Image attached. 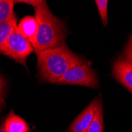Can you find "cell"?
Returning a JSON list of instances; mask_svg holds the SVG:
<instances>
[{
	"label": "cell",
	"mask_w": 132,
	"mask_h": 132,
	"mask_svg": "<svg viewBox=\"0 0 132 132\" xmlns=\"http://www.w3.org/2000/svg\"><path fill=\"white\" fill-rule=\"evenodd\" d=\"M40 78L55 84L72 67L83 63L84 59L70 51L66 44L37 53Z\"/></svg>",
	"instance_id": "6da1fadb"
},
{
	"label": "cell",
	"mask_w": 132,
	"mask_h": 132,
	"mask_svg": "<svg viewBox=\"0 0 132 132\" xmlns=\"http://www.w3.org/2000/svg\"><path fill=\"white\" fill-rule=\"evenodd\" d=\"M35 17L38 21V32L32 44L36 53L65 44L67 29L61 20L56 18L46 1L34 7Z\"/></svg>",
	"instance_id": "7a4b0ae2"
},
{
	"label": "cell",
	"mask_w": 132,
	"mask_h": 132,
	"mask_svg": "<svg viewBox=\"0 0 132 132\" xmlns=\"http://www.w3.org/2000/svg\"><path fill=\"white\" fill-rule=\"evenodd\" d=\"M56 85H76L90 88H97L99 85L95 71L86 60L72 67L67 73L59 78Z\"/></svg>",
	"instance_id": "3957f363"
},
{
	"label": "cell",
	"mask_w": 132,
	"mask_h": 132,
	"mask_svg": "<svg viewBox=\"0 0 132 132\" xmlns=\"http://www.w3.org/2000/svg\"><path fill=\"white\" fill-rule=\"evenodd\" d=\"M33 51L34 48L31 42L18 31L17 27L0 53L26 67V59Z\"/></svg>",
	"instance_id": "277c9868"
},
{
	"label": "cell",
	"mask_w": 132,
	"mask_h": 132,
	"mask_svg": "<svg viewBox=\"0 0 132 132\" xmlns=\"http://www.w3.org/2000/svg\"><path fill=\"white\" fill-rule=\"evenodd\" d=\"M102 106L100 97L94 99L85 109H84L78 117L73 121L70 127V132H86L97 110Z\"/></svg>",
	"instance_id": "5b68a950"
},
{
	"label": "cell",
	"mask_w": 132,
	"mask_h": 132,
	"mask_svg": "<svg viewBox=\"0 0 132 132\" xmlns=\"http://www.w3.org/2000/svg\"><path fill=\"white\" fill-rule=\"evenodd\" d=\"M112 74L115 78L132 94V64L124 58H119L113 63Z\"/></svg>",
	"instance_id": "8992f818"
},
{
	"label": "cell",
	"mask_w": 132,
	"mask_h": 132,
	"mask_svg": "<svg viewBox=\"0 0 132 132\" xmlns=\"http://www.w3.org/2000/svg\"><path fill=\"white\" fill-rule=\"evenodd\" d=\"M18 29L32 44L37 35L38 21L35 16H26L18 23Z\"/></svg>",
	"instance_id": "52a82bcc"
},
{
	"label": "cell",
	"mask_w": 132,
	"mask_h": 132,
	"mask_svg": "<svg viewBox=\"0 0 132 132\" xmlns=\"http://www.w3.org/2000/svg\"><path fill=\"white\" fill-rule=\"evenodd\" d=\"M7 132H29V127L26 120L11 111L3 123Z\"/></svg>",
	"instance_id": "ba28073f"
},
{
	"label": "cell",
	"mask_w": 132,
	"mask_h": 132,
	"mask_svg": "<svg viewBox=\"0 0 132 132\" xmlns=\"http://www.w3.org/2000/svg\"><path fill=\"white\" fill-rule=\"evenodd\" d=\"M18 27L17 17L14 16L10 20L0 24V52L6 45L10 35Z\"/></svg>",
	"instance_id": "9c48e42d"
},
{
	"label": "cell",
	"mask_w": 132,
	"mask_h": 132,
	"mask_svg": "<svg viewBox=\"0 0 132 132\" xmlns=\"http://www.w3.org/2000/svg\"><path fill=\"white\" fill-rule=\"evenodd\" d=\"M14 1L12 0H0V24L15 16L14 12Z\"/></svg>",
	"instance_id": "30bf717a"
},
{
	"label": "cell",
	"mask_w": 132,
	"mask_h": 132,
	"mask_svg": "<svg viewBox=\"0 0 132 132\" xmlns=\"http://www.w3.org/2000/svg\"><path fill=\"white\" fill-rule=\"evenodd\" d=\"M86 132H104V119L102 106L97 110L92 123Z\"/></svg>",
	"instance_id": "8fae6325"
},
{
	"label": "cell",
	"mask_w": 132,
	"mask_h": 132,
	"mask_svg": "<svg viewBox=\"0 0 132 132\" xmlns=\"http://www.w3.org/2000/svg\"><path fill=\"white\" fill-rule=\"evenodd\" d=\"M96 5L97 6L99 14L104 26L108 25V2L107 0H96Z\"/></svg>",
	"instance_id": "7c38bea8"
},
{
	"label": "cell",
	"mask_w": 132,
	"mask_h": 132,
	"mask_svg": "<svg viewBox=\"0 0 132 132\" xmlns=\"http://www.w3.org/2000/svg\"><path fill=\"white\" fill-rule=\"evenodd\" d=\"M124 59L128 63L132 64V36L130 37L126 46V49L124 52Z\"/></svg>",
	"instance_id": "4fadbf2b"
},
{
	"label": "cell",
	"mask_w": 132,
	"mask_h": 132,
	"mask_svg": "<svg viewBox=\"0 0 132 132\" xmlns=\"http://www.w3.org/2000/svg\"><path fill=\"white\" fill-rule=\"evenodd\" d=\"M5 88H6V81L0 75V98H3L5 95Z\"/></svg>",
	"instance_id": "5bb4252c"
},
{
	"label": "cell",
	"mask_w": 132,
	"mask_h": 132,
	"mask_svg": "<svg viewBox=\"0 0 132 132\" xmlns=\"http://www.w3.org/2000/svg\"><path fill=\"white\" fill-rule=\"evenodd\" d=\"M4 104H5V101L3 98H0V112L3 110V107H4Z\"/></svg>",
	"instance_id": "9a60e30c"
},
{
	"label": "cell",
	"mask_w": 132,
	"mask_h": 132,
	"mask_svg": "<svg viewBox=\"0 0 132 132\" xmlns=\"http://www.w3.org/2000/svg\"><path fill=\"white\" fill-rule=\"evenodd\" d=\"M0 132H7L6 130L5 129V127H4V124L3 123L1 126H0Z\"/></svg>",
	"instance_id": "2e32d148"
}]
</instances>
